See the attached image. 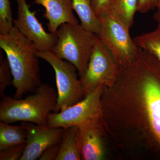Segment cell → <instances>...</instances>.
Wrapping results in <instances>:
<instances>
[{
  "label": "cell",
  "instance_id": "cell-12",
  "mask_svg": "<svg viewBox=\"0 0 160 160\" xmlns=\"http://www.w3.org/2000/svg\"><path fill=\"white\" fill-rule=\"evenodd\" d=\"M33 3L45 8L43 16L48 21L47 28L52 33L56 34L64 23L78 24L72 12V0H34Z\"/></svg>",
  "mask_w": 160,
  "mask_h": 160
},
{
  "label": "cell",
  "instance_id": "cell-1",
  "mask_svg": "<svg viewBox=\"0 0 160 160\" xmlns=\"http://www.w3.org/2000/svg\"><path fill=\"white\" fill-rule=\"evenodd\" d=\"M102 119L117 146L133 156L160 159V62L140 48L136 61L121 67L111 87H104Z\"/></svg>",
  "mask_w": 160,
  "mask_h": 160
},
{
  "label": "cell",
  "instance_id": "cell-13",
  "mask_svg": "<svg viewBox=\"0 0 160 160\" xmlns=\"http://www.w3.org/2000/svg\"><path fill=\"white\" fill-rule=\"evenodd\" d=\"M78 126L64 129L59 151L56 160H80L82 156L77 135Z\"/></svg>",
  "mask_w": 160,
  "mask_h": 160
},
{
  "label": "cell",
  "instance_id": "cell-24",
  "mask_svg": "<svg viewBox=\"0 0 160 160\" xmlns=\"http://www.w3.org/2000/svg\"><path fill=\"white\" fill-rule=\"evenodd\" d=\"M153 18L156 21L158 24H160V8H158L156 12L153 14Z\"/></svg>",
  "mask_w": 160,
  "mask_h": 160
},
{
  "label": "cell",
  "instance_id": "cell-6",
  "mask_svg": "<svg viewBox=\"0 0 160 160\" xmlns=\"http://www.w3.org/2000/svg\"><path fill=\"white\" fill-rule=\"evenodd\" d=\"M38 56L49 63L55 72L58 98L53 112L63 111L84 99V89L74 65L57 57L50 51H38Z\"/></svg>",
  "mask_w": 160,
  "mask_h": 160
},
{
  "label": "cell",
  "instance_id": "cell-25",
  "mask_svg": "<svg viewBox=\"0 0 160 160\" xmlns=\"http://www.w3.org/2000/svg\"><path fill=\"white\" fill-rule=\"evenodd\" d=\"M157 8H160V0H158L157 4Z\"/></svg>",
  "mask_w": 160,
  "mask_h": 160
},
{
  "label": "cell",
  "instance_id": "cell-14",
  "mask_svg": "<svg viewBox=\"0 0 160 160\" xmlns=\"http://www.w3.org/2000/svg\"><path fill=\"white\" fill-rule=\"evenodd\" d=\"M72 6L79 18L81 25L87 30L98 35L101 25L98 16L92 9L91 0H72Z\"/></svg>",
  "mask_w": 160,
  "mask_h": 160
},
{
  "label": "cell",
  "instance_id": "cell-18",
  "mask_svg": "<svg viewBox=\"0 0 160 160\" xmlns=\"http://www.w3.org/2000/svg\"><path fill=\"white\" fill-rule=\"evenodd\" d=\"M9 0H0V34L8 33L14 27Z\"/></svg>",
  "mask_w": 160,
  "mask_h": 160
},
{
  "label": "cell",
  "instance_id": "cell-15",
  "mask_svg": "<svg viewBox=\"0 0 160 160\" xmlns=\"http://www.w3.org/2000/svg\"><path fill=\"white\" fill-rule=\"evenodd\" d=\"M138 0H112L108 12L130 29L137 11Z\"/></svg>",
  "mask_w": 160,
  "mask_h": 160
},
{
  "label": "cell",
  "instance_id": "cell-9",
  "mask_svg": "<svg viewBox=\"0 0 160 160\" xmlns=\"http://www.w3.org/2000/svg\"><path fill=\"white\" fill-rule=\"evenodd\" d=\"M18 5V18L13 26L34 44L39 51H50L56 44V34L46 32L36 17V11H32L26 0H16Z\"/></svg>",
  "mask_w": 160,
  "mask_h": 160
},
{
  "label": "cell",
  "instance_id": "cell-8",
  "mask_svg": "<svg viewBox=\"0 0 160 160\" xmlns=\"http://www.w3.org/2000/svg\"><path fill=\"white\" fill-rule=\"evenodd\" d=\"M104 87L99 85L74 105L59 112L49 113L46 126L66 129L102 118L101 98Z\"/></svg>",
  "mask_w": 160,
  "mask_h": 160
},
{
  "label": "cell",
  "instance_id": "cell-19",
  "mask_svg": "<svg viewBox=\"0 0 160 160\" xmlns=\"http://www.w3.org/2000/svg\"><path fill=\"white\" fill-rule=\"evenodd\" d=\"M13 76L7 58L1 60L0 64V96L5 94L6 88L12 85Z\"/></svg>",
  "mask_w": 160,
  "mask_h": 160
},
{
  "label": "cell",
  "instance_id": "cell-16",
  "mask_svg": "<svg viewBox=\"0 0 160 160\" xmlns=\"http://www.w3.org/2000/svg\"><path fill=\"white\" fill-rule=\"evenodd\" d=\"M26 129L22 126H12L0 122V150L9 146L26 144Z\"/></svg>",
  "mask_w": 160,
  "mask_h": 160
},
{
  "label": "cell",
  "instance_id": "cell-3",
  "mask_svg": "<svg viewBox=\"0 0 160 160\" xmlns=\"http://www.w3.org/2000/svg\"><path fill=\"white\" fill-rule=\"evenodd\" d=\"M24 99L4 95L0 102V121L7 123L28 122L46 126L49 113L58 102V92L49 84H42Z\"/></svg>",
  "mask_w": 160,
  "mask_h": 160
},
{
  "label": "cell",
  "instance_id": "cell-10",
  "mask_svg": "<svg viewBox=\"0 0 160 160\" xmlns=\"http://www.w3.org/2000/svg\"><path fill=\"white\" fill-rule=\"evenodd\" d=\"M21 125L26 129L27 135L20 160H39L47 148L61 142L64 128L40 126L28 122H22Z\"/></svg>",
  "mask_w": 160,
  "mask_h": 160
},
{
  "label": "cell",
  "instance_id": "cell-4",
  "mask_svg": "<svg viewBox=\"0 0 160 160\" xmlns=\"http://www.w3.org/2000/svg\"><path fill=\"white\" fill-rule=\"evenodd\" d=\"M56 44L50 51L74 65L80 78L87 70L94 46L95 34L79 24H62L56 32Z\"/></svg>",
  "mask_w": 160,
  "mask_h": 160
},
{
  "label": "cell",
  "instance_id": "cell-7",
  "mask_svg": "<svg viewBox=\"0 0 160 160\" xmlns=\"http://www.w3.org/2000/svg\"><path fill=\"white\" fill-rule=\"evenodd\" d=\"M121 66L111 52L95 34L94 46L87 70L80 78L85 96L99 85L113 86Z\"/></svg>",
  "mask_w": 160,
  "mask_h": 160
},
{
  "label": "cell",
  "instance_id": "cell-22",
  "mask_svg": "<svg viewBox=\"0 0 160 160\" xmlns=\"http://www.w3.org/2000/svg\"><path fill=\"white\" fill-rule=\"evenodd\" d=\"M158 0H138L137 11L146 13L157 8Z\"/></svg>",
  "mask_w": 160,
  "mask_h": 160
},
{
  "label": "cell",
  "instance_id": "cell-11",
  "mask_svg": "<svg viewBox=\"0 0 160 160\" xmlns=\"http://www.w3.org/2000/svg\"><path fill=\"white\" fill-rule=\"evenodd\" d=\"M106 129L102 118L78 126V142L82 160H102L105 158Z\"/></svg>",
  "mask_w": 160,
  "mask_h": 160
},
{
  "label": "cell",
  "instance_id": "cell-21",
  "mask_svg": "<svg viewBox=\"0 0 160 160\" xmlns=\"http://www.w3.org/2000/svg\"><path fill=\"white\" fill-rule=\"evenodd\" d=\"M111 1L112 0H91L92 6L96 15L98 16L107 13Z\"/></svg>",
  "mask_w": 160,
  "mask_h": 160
},
{
  "label": "cell",
  "instance_id": "cell-23",
  "mask_svg": "<svg viewBox=\"0 0 160 160\" xmlns=\"http://www.w3.org/2000/svg\"><path fill=\"white\" fill-rule=\"evenodd\" d=\"M60 143L50 146L44 151L39 160H56L59 151Z\"/></svg>",
  "mask_w": 160,
  "mask_h": 160
},
{
  "label": "cell",
  "instance_id": "cell-20",
  "mask_svg": "<svg viewBox=\"0 0 160 160\" xmlns=\"http://www.w3.org/2000/svg\"><path fill=\"white\" fill-rule=\"evenodd\" d=\"M26 144L9 146L0 150V160H20Z\"/></svg>",
  "mask_w": 160,
  "mask_h": 160
},
{
  "label": "cell",
  "instance_id": "cell-2",
  "mask_svg": "<svg viewBox=\"0 0 160 160\" xmlns=\"http://www.w3.org/2000/svg\"><path fill=\"white\" fill-rule=\"evenodd\" d=\"M0 47L6 53L13 76L14 98L34 92L42 84L38 50L34 44L14 26L7 34H0Z\"/></svg>",
  "mask_w": 160,
  "mask_h": 160
},
{
  "label": "cell",
  "instance_id": "cell-17",
  "mask_svg": "<svg viewBox=\"0 0 160 160\" xmlns=\"http://www.w3.org/2000/svg\"><path fill=\"white\" fill-rule=\"evenodd\" d=\"M133 40L139 48L149 52L160 62V24L155 30L137 36Z\"/></svg>",
  "mask_w": 160,
  "mask_h": 160
},
{
  "label": "cell",
  "instance_id": "cell-5",
  "mask_svg": "<svg viewBox=\"0 0 160 160\" xmlns=\"http://www.w3.org/2000/svg\"><path fill=\"white\" fill-rule=\"evenodd\" d=\"M101 29L98 36L121 67L136 60L140 48L131 38L129 28L109 13L98 16Z\"/></svg>",
  "mask_w": 160,
  "mask_h": 160
}]
</instances>
